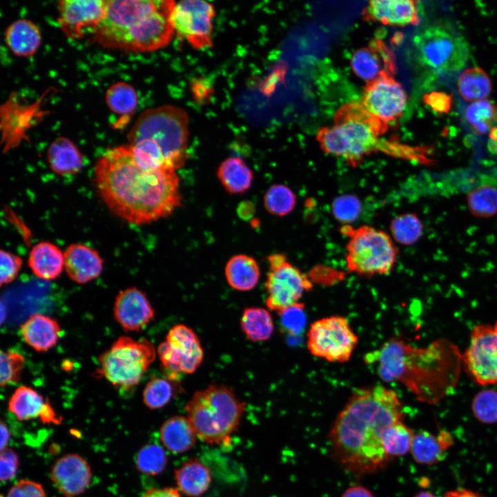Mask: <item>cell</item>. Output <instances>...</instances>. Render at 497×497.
<instances>
[{
  "mask_svg": "<svg viewBox=\"0 0 497 497\" xmlns=\"http://www.w3.org/2000/svg\"><path fill=\"white\" fill-rule=\"evenodd\" d=\"M197 434L187 417L174 416L164 422L159 438L164 447L173 454H182L191 449Z\"/></svg>",
  "mask_w": 497,
  "mask_h": 497,
  "instance_id": "cell-28",
  "label": "cell"
},
{
  "mask_svg": "<svg viewBox=\"0 0 497 497\" xmlns=\"http://www.w3.org/2000/svg\"><path fill=\"white\" fill-rule=\"evenodd\" d=\"M458 88L460 96L468 101L487 98L491 91V82L488 75L479 67L465 69L459 76Z\"/></svg>",
  "mask_w": 497,
  "mask_h": 497,
  "instance_id": "cell-32",
  "label": "cell"
},
{
  "mask_svg": "<svg viewBox=\"0 0 497 497\" xmlns=\"http://www.w3.org/2000/svg\"><path fill=\"white\" fill-rule=\"evenodd\" d=\"M462 361L467 373L478 384H497V320L474 327Z\"/></svg>",
  "mask_w": 497,
  "mask_h": 497,
  "instance_id": "cell-14",
  "label": "cell"
},
{
  "mask_svg": "<svg viewBox=\"0 0 497 497\" xmlns=\"http://www.w3.org/2000/svg\"><path fill=\"white\" fill-rule=\"evenodd\" d=\"M240 207H242V209H244V211H238L240 216L242 217V218L248 217V216L251 215V212L247 211L248 209L253 208L251 204L246 203L241 205Z\"/></svg>",
  "mask_w": 497,
  "mask_h": 497,
  "instance_id": "cell-54",
  "label": "cell"
},
{
  "mask_svg": "<svg viewBox=\"0 0 497 497\" xmlns=\"http://www.w3.org/2000/svg\"><path fill=\"white\" fill-rule=\"evenodd\" d=\"M489 137L491 140H497V127H493L491 128Z\"/></svg>",
  "mask_w": 497,
  "mask_h": 497,
  "instance_id": "cell-55",
  "label": "cell"
},
{
  "mask_svg": "<svg viewBox=\"0 0 497 497\" xmlns=\"http://www.w3.org/2000/svg\"><path fill=\"white\" fill-rule=\"evenodd\" d=\"M138 97L134 88L125 82L111 85L106 92V102L114 113L129 116L135 112Z\"/></svg>",
  "mask_w": 497,
  "mask_h": 497,
  "instance_id": "cell-35",
  "label": "cell"
},
{
  "mask_svg": "<svg viewBox=\"0 0 497 497\" xmlns=\"http://www.w3.org/2000/svg\"><path fill=\"white\" fill-rule=\"evenodd\" d=\"M414 497H437V496H436L434 494H433L429 491H421V492H419Z\"/></svg>",
  "mask_w": 497,
  "mask_h": 497,
  "instance_id": "cell-56",
  "label": "cell"
},
{
  "mask_svg": "<svg viewBox=\"0 0 497 497\" xmlns=\"http://www.w3.org/2000/svg\"><path fill=\"white\" fill-rule=\"evenodd\" d=\"M465 115L474 131L483 135L497 120V106L487 99L476 101L467 107Z\"/></svg>",
  "mask_w": 497,
  "mask_h": 497,
  "instance_id": "cell-37",
  "label": "cell"
},
{
  "mask_svg": "<svg viewBox=\"0 0 497 497\" xmlns=\"http://www.w3.org/2000/svg\"><path fill=\"white\" fill-rule=\"evenodd\" d=\"M1 451L7 448L6 446L10 439V432L6 424L1 422Z\"/></svg>",
  "mask_w": 497,
  "mask_h": 497,
  "instance_id": "cell-53",
  "label": "cell"
},
{
  "mask_svg": "<svg viewBox=\"0 0 497 497\" xmlns=\"http://www.w3.org/2000/svg\"><path fill=\"white\" fill-rule=\"evenodd\" d=\"M93 177L108 209L130 224L156 222L182 204L175 170L142 166L128 144L107 150L96 162Z\"/></svg>",
  "mask_w": 497,
  "mask_h": 497,
  "instance_id": "cell-1",
  "label": "cell"
},
{
  "mask_svg": "<svg viewBox=\"0 0 497 497\" xmlns=\"http://www.w3.org/2000/svg\"><path fill=\"white\" fill-rule=\"evenodd\" d=\"M167 464V455L163 447L150 443L142 447L135 456L137 469L144 474L155 476L160 474Z\"/></svg>",
  "mask_w": 497,
  "mask_h": 497,
  "instance_id": "cell-41",
  "label": "cell"
},
{
  "mask_svg": "<svg viewBox=\"0 0 497 497\" xmlns=\"http://www.w3.org/2000/svg\"><path fill=\"white\" fill-rule=\"evenodd\" d=\"M215 14L213 6L200 0H184L175 3L170 21L179 38L195 49L212 44V20Z\"/></svg>",
  "mask_w": 497,
  "mask_h": 497,
  "instance_id": "cell-15",
  "label": "cell"
},
{
  "mask_svg": "<svg viewBox=\"0 0 497 497\" xmlns=\"http://www.w3.org/2000/svg\"><path fill=\"white\" fill-rule=\"evenodd\" d=\"M155 355V347L149 341L122 336L100 355L99 371L113 386L128 390L140 382Z\"/></svg>",
  "mask_w": 497,
  "mask_h": 497,
  "instance_id": "cell-9",
  "label": "cell"
},
{
  "mask_svg": "<svg viewBox=\"0 0 497 497\" xmlns=\"http://www.w3.org/2000/svg\"><path fill=\"white\" fill-rule=\"evenodd\" d=\"M91 477L89 464L77 454H68L59 458L50 472L52 482L65 497H75L84 492Z\"/></svg>",
  "mask_w": 497,
  "mask_h": 497,
  "instance_id": "cell-20",
  "label": "cell"
},
{
  "mask_svg": "<svg viewBox=\"0 0 497 497\" xmlns=\"http://www.w3.org/2000/svg\"><path fill=\"white\" fill-rule=\"evenodd\" d=\"M400 421L402 406L396 391L381 384L355 390L330 431L334 456L356 475L382 469L390 460L382 447V433Z\"/></svg>",
  "mask_w": 497,
  "mask_h": 497,
  "instance_id": "cell-2",
  "label": "cell"
},
{
  "mask_svg": "<svg viewBox=\"0 0 497 497\" xmlns=\"http://www.w3.org/2000/svg\"><path fill=\"white\" fill-rule=\"evenodd\" d=\"M413 436L412 430L403 421L391 425L384 430L382 436L385 454L390 458L406 454L410 451Z\"/></svg>",
  "mask_w": 497,
  "mask_h": 497,
  "instance_id": "cell-36",
  "label": "cell"
},
{
  "mask_svg": "<svg viewBox=\"0 0 497 497\" xmlns=\"http://www.w3.org/2000/svg\"><path fill=\"white\" fill-rule=\"evenodd\" d=\"M175 478L179 490L190 497L204 494L212 481L209 468L195 458L186 460L176 469Z\"/></svg>",
  "mask_w": 497,
  "mask_h": 497,
  "instance_id": "cell-27",
  "label": "cell"
},
{
  "mask_svg": "<svg viewBox=\"0 0 497 497\" xmlns=\"http://www.w3.org/2000/svg\"><path fill=\"white\" fill-rule=\"evenodd\" d=\"M47 161L54 173L63 176L76 174L84 166L80 150L70 139L64 137L51 142L47 150Z\"/></svg>",
  "mask_w": 497,
  "mask_h": 497,
  "instance_id": "cell-26",
  "label": "cell"
},
{
  "mask_svg": "<svg viewBox=\"0 0 497 497\" xmlns=\"http://www.w3.org/2000/svg\"><path fill=\"white\" fill-rule=\"evenodd\" d=\"M6 42L10 50L17 56L33 55L41 43V33L30 20L18 19L7 28Z\"/></svg>",
  "mask_w": 497,
  "mask_h": 497,
  "instance_id": "cell-29",
  "label": "cell"
},
{
  "mask_svg": "<svg viewBox=\"0 0 497 497\" xmlns=\"http://www.w3.org/2000/svg\"><path fill=\"white\" fill-rule=\"evenodd\" d=\"M1 285L13 282L22 267V259L17 255L1 249Z\"/></svg>",
  "mask_w": 497,
  "mask_h": 497,
  "instance_id": "cell-46",
  "label": "cell"
},
{
  "mask_svg": "<svg viewBox=\"0 0 497 497\" xmlns=\"http://www.w3.org/2000/svg\"><path fill=\"white\" fill-rule=\"evenodd\" d=\"M407 101L402 86L393 76L384 75L367 82L361 104L371 115L389 124L402 116Z\"/></svg>",
  "mask_w": 497,
  "mask_h": 497,
  "instance_id": "cell-16",
  "label": "cell"
},
{
  "mask_svg": "<svg viewBox=\"0 0 497 497\" xmlns=\"http://www.w3.org/2000/svg\"><path fill=\"white\" fill-rule=\"evenodd\" d=\"M217 177L230 194L246 192L251 186L253 175L240 157H231L223 161L217 171Z\"/></svg>",
  "mask_w": 497,
  "mask_h": 497,
  "instance_id": "cell-31",
  "label": "cell"
},
{
  "mask_svg": "<svg viewBox=\"0 0 497 497\" xmlns=\"http://www.w3.org/2000/svg\"><path fill=\"white\" fill-rule=\"evenodd\" d=\"M260 275V268L255 260L245 254L233 255L225 266L227 282L237 291H247L255 288Z\"/></svg>",
  "mask_w": 497,
  "mask_h": 497,
  "instance_id": "cell-30",
  "label": "cell"
},
{
  "mask_svg": "<svg viewBox=\"0 0 497 497\" xmlns=\"http://www.w3.org/2000/svg\"><path fill=\"white\" fill-rule=\"evenodd\" d=\"M161 363L169 380L180 373H193L201 365L204 351L197 334L182 324L173 327L157 348Z\"/></svg>",
  "mask_w": 497,
  "mask_h": 497,
  "instance_id": "cell-13",
  "label": "cell"
},
{
  "mask_svg": "<svg viewBox=\"0 0 497 497\" xmlns=\"http://www.w3.org/2000/svg\"><path fill=\"white\" fill-rule=\"evenodd\" d=\"M443 497H484L478 492L467 489L465 488H458L451 491H447Z\"/></svg>",
  "mask_w": 497,
  "mask_h": 497,
  "instance_id": "cell-52",
  "label": "cell"
},
{
  "mask_svg": "<svg viewBox=\"0 0 497 497\" xmlns=\"http://www.w3.org/2000/svg\"><path fill=\"white\" fill-rule=\"evenodd\" d=\"M390 231L393 239L403 245L416 243L422 236L423 225L414 213H405L396 217L391 222Z\"/></svg>",
  "mask_w": 497,
  "mask_h": 497,
  "instance_id": "cell-38",
  "label": "cell"
},
{
  "mask_svg": "<svg viewBox=\"0 0 497 497\" xmlns=\"http://www.w3.org/2000/svg\"><path fill=\"white\" fill-rule=\"evenodd\" d=\"M389 125L371 115L361 103H348L334 115L333 124L321 128L316 139L327 154L341 157L349 164L359 165L372 153L420 160L422 149L384 139Z\"/></svg>",
  "mask_w": 497,
  "mask_h": 497,
  "instance_id": "cell-5",
  "label": "cell"
},
{
  "mask_svg": "<svg viewBox=\"0 0 497 497\" xmlns=\"http://www.w3.org/2000/svg\"><path fill=\"white\" fill-rule=\"evenodd\" d=\"M267 260L270 271L266 282V304L270 310L281 314L300 304L303 293L310 291L313 284L304 273L287 260L284 255L272 254Z\"/></svg>",
  "mask_w": 497,
  "mask_h": 497,
  "instance_id": "cell-12",
  "label": "cell"
},
{
  "mask_svg": "<svg viewBox=\"0 0 497 497\" xmlns=\"http://www.w3.org/2000/svg\"><path fill=\"white\" fill-rule=\"evenodd\" d=\"M20 332L28 345L37 351L45 352L57 343L61 328L56 320L45 315L35 314L21 325Z\"/></svg>",
  "mask_w": 497,
  "mask_h": 497,
  "instance_id": "cell-24",
  "label": "cell"
},
{
  "mask_svg": "<svg viewBox=\"0 0 497 497\" xmlns=\"http://www.w3.org/2000/svg\"><path fill=\"white\" fill-rule=\"evenodd\" d=\"M114 317L127 331H139L145 328L155 316L154 309L146 295L136 287L121 290L117 295Z\"/></svg>",
  "mask_w": 497,
  "mask_h": 497,
  "instance_id": "cell-19",
  "label": "cell"
},
{
  "mask_svg": "<svg viewBox=\"0 0 497 497\" xmlns=\"http://www.w3.org/2000/svg\"><path fill=\"white\" fill-rule=\"evenodd\" d=\"M8 409L21 421L39 418L43 424L59 425V417L48 402L32 387H18L8 401Z\"/></svg>",
  "mask_w": 497,
  "mask_h": 497,
  "instance_id": "cell-21",
  "label": "cell"
},
{
  "mask_svg": "<svg viewBox=\"0 0 497 497\" xmlns=\"http://www.w3.org/2000/svg\"><path fill=\"white\" fill-rule=\"evenodd\" d=\"M143 497H181L179 490L176 487L150 488Z\"/></svg>",
  "mask_w": 497,
  "mask_h": 497,
  "instance_id": "cell-50",
  "label": "cell"
},
{
  "mask_svg": "<svg viewBox=\"0 0 497 497\" xmlns=\"http://www.w3.org/2000/svg\"><path fill=\"white\" fill-rule=\"evenodd\" d=\"M245 407L232 389L210 385L195 392L185 409L200 440L209 445H226L237 431Z\"/></svg>",
  "mask_w": 497,
  "mask_h": 497,
  "instance_id": "cell-6",
  "label": "cell"
},
{
  "mask_svg": "<svg viewBox=\"0 0 497 497\" xmlns=\"http://www.w3.org/2000/svg\"><path fill=\"white\" fill-rule=\"evenodd\" d=\"M296 196L293 191L283 184L271 186L264 197V205L271 215L284 216L294 208Z\"/></svg>",
  "mask_w": 497,
  "mask_h": 497,
  "instance_id": "cell-40",
  "label": "cell"
},
{
  "mask_svg": "<svg viewBox=\"0 0 497 497\" xmlns=\"http://www.w3.org/2000/svg\"><path fill=\"white\" fill-rule=\"evenodd\" d=\"M385 380L397 379L422 402L436 404L456 387L462 364L458 347L439 338L424 348L392 340L369 355Z\"/></svg>",
  "mask_w": 497,
  "mask_h": 497,
  "instance_id": "cell-3",
  "label": "cell"
},
{
  "mask_svg": "<svg viewBox=\"0 0 497 497\" xmlns=\"http://www.w3.org/2000/svg\"><path fill=\"white\" fill-rule=\"evenodd\" d=\"M173 0H106V13L92 40L113 50L152 52L166 47L175 32Z\"/></svg>",
  "mask_w": 497,
  "mask_h": 497,
  "instance_id": "cell-4",
  "label": "cell"
},
{
  "mask_svg": "<svg viewBox=\"0 0 497 497\" xmlns=\"http://www.w3.org/2000/svg\"><path fill=\"white\" fill-rule=\"evenodd\" d=\"M0 364L1 387L18 382L24 364L23 355L14 351H1Z\"/></svg>",
  "mask_w": 497,
  "mask_h": 497,
  "instance_id": "cell-43",
  "label": "cell"
},
{
  "mask_svg": "<svg viewBox=\"0 0 497 497\" xmlns=\"http://www.w3.org/2000/svg\"><path fill=\"white\" fill-rule=\"evenodd\" d=\"M358 342V335L342 315L317 320L307 332L306 346L310 353L330 362H347Z\"/></svg>",
  "mask_w": 497,
  "mask_h": 497,
  "instance_id": "cell-11",
  "label": "cell"
},
{
  "mask_svg": "<svg viewBox=\"0 0 497 497\" xmlns=\"http://www.w3.org/2000/svg\"><path fill=\"white\" fill-rule=\"evenodd\" d=\"M489 149L492 153H497V140H491L489 142Z\"/></svg>",
  "mask_w": 497,
  "mask_h": 497,
  "instance_id": "cell-57",
  "label": "cell"
},
{
  "mask_svg": "<svg viewBox=\"0 0 497 497\" xmlns=\"http://www.w3.org/2000/svg\"><path fill=\"white\" fill-rule=\"evenodd\" d=\"M351 65L354 73L366 82L384 75L393 76L396 72L395 55L378 39H373L367 46L354 52Z\"/></svg>",
  "mask_w": 497,
  "mask_h": 497,
  "instance_id": "cell-18",
  "label": "cell"
},
{
  "mask_svg": "<svg viewBox=\"0 0 497 497\" xmlns=\"http://www.w3.org/2000/svg\"><path fill=\"white\" fill-rule=\"evenodd\" d=\"M425 104L438 113H448L452 106V95L442 91H432L423 97Z\"/></svg>",
  "mask_w": 497,
  "mask_h": 497,
  "instance_id": "cell-48",
  "label": "cell"
},
{
  "mask_svg": "<svg viewBox=\"0 0 497 497\" xmlns=\"http://www.w3.org/2000/svg\"><path fill=\"white\" fill-rule=\"evenodd\" d=\"M418 59L439 72H454L466 64L469 48L465 39L452 28L435 23L422 30L413 39Z\"/></svg>",
  "mask_w": 497,
  "mask_h": 497,
  "instance_id": "cell-10",
  "label": "cell"
},
{
  "mask_svg": "<svg viewBox=\"0 0 497 497\" xmlns=\"http://www.w3.org/2000/svg\"><path fill=\"white\" fill-rule=\"evenodd\" d=\"M331 211L338 221L348 224L359 217L362 211V203L359 198L353 195H342L333 201Z\"/></svg>",
  "mask_w": 497,
  "mask_h": 497,
  "instance_id": "cell-45",
  "label": "cell"
},
{
  "mask_svg": "<svg viewBox=\"0 0 497 497\" xmlns=\"http://www.w3.org/2000/svg\"><path fill=\"white\" fill-rule=\"evenodd\" d=\"M445 449L444 442L438 437L421 431L414 435L410 451L417 462L431 465L442 458Z\"/></svg>",
  "mask_w": 497,
  "mask_h": 497,
  "instance_id": "cell-34",
  "label": "cell"
},
{
  "mask_svg": "<svg viewBox=\"0 0 497 497\" xmlns=\"http://www.w3.org/2000/svg\"><path fill=\"white\" fill-rule=\"evenodd\" d=\"M342 497H374V496L367 488L357 485L349 487Z\"/></svg>",
  "mask_w": 497,
  "mask_h": 497,
  "instance_id": "cell-51",
  "label": "cell"
},
{
  "mask_svg": "<svg viewBox=\"0 0 497 497\" xmlns=\"http://www.w3.org/2000/svg\"><path fill=\"white\" fill-rule=\"evenodd\" d=\"M342 232L349 237L346 263L351 272L373 276L389 274L398 259V250L391 237L368 225L356 228L346 226Z\"/></svg>",
  "mask_w": 497,
  "mask_h": 497,
  "instance_id": "cell-8",
  "label": "cell"
},
{
  "mask_svg": "<svg viewBox=\"0 0 497 497\" xmlns=\"http://www.w3.org/2000/svg\"><path fill=\"white\" fill-rule=\"evenodd\" d=\"M476 418L485 423L497 422V391L485 389L478 393L472 401Z\"/></svg>",
  "mask_w": 497,
  "mask_h": 497,
  "instance_id": "cell-44",
  "label": "cell"
},
{
  "mask_svg": "<svg viewBox=\"0 0 497 497\" xmlns=\"http://www.w3.org/2000/svg\"><path fill=\"white\" fill-rule=\"evenodd\" d=\"M128 144L148 140L164 155L168 168L182 167L188 157V116L182 108L164 105L147 110L127 135Z\"/></svg>",
  "mask_w": 497,
  "mask_h": 497,
  "instance_id": "cell-7",
  "label": "cell"
},
{
  "mask_svg": "<svg viewBox=\"0 0 497 497\" xmlns=\"http://www.w3.org/2000/svg\"><path fill=\"white\" fill-rule=\"evenodd\" d=\"M19 466L17 454L12 449L6 448L1 451L0 478L1 482L8 481L17 474Z\"/></svg>",
  "mask_w": 497,
  "mask_h": 497,
  "instance_id": "cell-49",
  "label": "cell"
},
{
  "mask_svg": "<svg viewBox=\"0 0 497 497\" xmlns=\"http://www.w3.org/2000/svg\"><path fill=\"white\" fill-rule=\"evenodd\" d=\"M6 497H47L42 485L37 482L22 479L8 491Z\"/></svg>",
  "mask_w": 497,
  "mask_h": 497,
  "instance_id": "cell-47",
  "label": "cell"
},
{
  "mask_svg": "<svg viewBox=\"0 0 497 497\" xmlns=\"http://www.w3.org/2000/svg\"><path fill=\"white\" fill-rule=\"evenodd\" d=\"M240 325L246 338L255 342L269 339L274 329L271 314L261 307L245 309L240 320Z\"/></svg>",
  "mask_w": 497,
  "mask_h": 497,
  "instance_id": "cell-33",
  "label": "cell"
},
{
  "mask_svg": "<svg viewBox=\"0 0 497 497\" xmlns=\"http://www.w3.org/2000/svg\"><path fill=\"white\" fill-rule=\"evenodd\" d=\"M175 389L169 380L156 378L150 380L143 391V401L151 409L166 405L173 397Z\"/></svg>",
  "mask_w": 497,
  "mask_h": 497,
  "instance_id": "cell-42",
  "label": "cell"
},
{
  "mask_svg": "<svg viewBox=\"0 0 497 497\" xmlns=\"http://www.w3.org/2000/svg\"><path fill=\"white\" fill-rule=\"evenodd\" d=\"M104 260L95 249L73 243L64 251V269L68 277L78 284L97 278L103 271Z\"/></svg>",
  "mask_w": 497,
  "mask_h": 497,
  "instance_id": "cell-22",
  "label": "cell"
},
{
  "mask_svg": "<svg viewBox=\"0 0 497 497\" xmlns=\"http://www.w3.org/2000/svg\"><path fill=\"white\" fill-rule=\"evenodd\" d=\"M1 497H3V496H1Z\"/></svg>",
  "mask_w": 497,
  "mask_h": 497,
  "instance_id": "cell-58",
  "label": "cell"
},
{
  "mask_svg": "<svg viewBox=\"0 0 497 497\" xmlns=\"http://www.w3.org/2000/svg\"><path fill=\"white\" fill-rule=\"evenodd\" d=\"M106 0H61L58 2L57 22L65 36L83 37V29L96 27L106 13Z\"/></svg>",
  "mask_w": 497,
  "mask_h": 497,
  "instance_id": "cell-17",
  "label": "cell"
},
{
  "mask_svg": "<svg viewBox=\"0 0 497 497\" xmlns=\"http://www.w3.org/2000/svg\"><path fill=\"white\" fill-rule=\"evenodd\" d=\"M28 266L37 277L55 280L64 269V252L52 242H40L30 251Z\"/></svg>",
  "mask_w": 497,
  "mask_h": 497,
  "instance_id": "cell-25",
  "label": "cell"
},
{
  "mask_svg": "<svg viewBox=\"0 0 497 497\" xmlns=\"http://www.w3.org/2000/svg\"><path fill=\"white\" fill-rule=\"evenodd\" d=\"M416 1L412 0H375L363 12L367 21L384 25L405 26L420 22Z\"/></svg>",
  "mask_w": 497,
  "mask_h": 497,
  "instance_id": "cell-23",
  "label": "cell"
},
{
  "mask_svg": "<svg viewBox=\"0 0 497 497\" xmlns=\"http://www.w3.org/2000/svg\"><path fill=\"white\" fill-rule=\"evenodd\" d=\"M469 209L472 215L487 218L497 213V188L483 186L471 191L467 195Z\"/></svg>",
  "mask_w": 497,
  "mask_h": 497,
  "instance_id": "cell-39",
  "label": "cell"
}]
</instances>
